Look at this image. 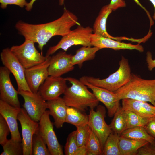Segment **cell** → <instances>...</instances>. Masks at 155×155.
Segmentation results:
<instances>
[{
	"label": "cell",
	"instance_id": "1",
	"mask_svg": "<svg viewBox=\"0 0 155 155\" xmlns=\"http://www.w3.org/2000/svg\"><path fill=\"white\" fill-rule=\"evenodd\" d=\"M80 25L77 16L65 7L61 16L51 22L40 24L28 23L19 21L15 27L25 39L37 43L38 47L42 53L44 46L53 37H62L68 34L73 26Z\"/></svg>",
	"mask_w": 155,
	"mask_h": 155
},
{
	"label": "cell",
	"instance_id": "2",
	"mask_svg": "<svg viewBox=\"0 0 155 155\" xmlns=\"http://www.w3.org/2000/svg\"><path fill=\"white\" fill-rule=\"evenodd\" d=\"M71 84L67 87L63 93V99L68 106L72 107L82 112L94 109L98 105L99 101L87 86L80 80L71 77L65 78Z\"/></svg>",
	"mask_w": 155,
	"mask_h": 155
},
{
	"label": "cell",
	"instance_id": "3",
	"mask_svg": "<svg viewBox=\"0 0 155 155\" xmlns=\"http://www.w3.org/2000/svg\"><path fill=\"white\" fill-rule=\"evenodd\" d=\"M114 92L120 100L129 98L149 102L155 106V79H145L132 73L129 82Z\"/></svg>",
	"mask_w": 155,
	"mask_h": 155
},
{
	"label": "cell",
	"instance_id": "4",
	"mask_svg": "<svg viewBox=\"0 0 155 155\" xmlns=\"http://www.w3.org/2000/svg\"><path fill=\"white\" fill-rule=\"evenodd\" d=\"M118 69L106 78L100 79L84 76L79 80L97 87L115 92L126 84L129 81L132 73L128 61L122 56L119 63Z\"/></svg>",
	"mask_w": 155,
	"mask_h": 155
},
{
	"label": "cell",
	"instance_id": "5",
	"mask_svg": "<svg viewBox=\"0 0 155 155\" xmlns=\"http://www.w3.org/2000/svg\"><path fill=\"white\" fill-rule=\"evenodd\" d=\"M93 32V28L90 27H84L79 25L76 29L62 36L57 44L49 47L45 56L49 57L60 49L66 51L73 45L92 46L91 38Z\"/></svg>",
	"mask_w": 155,
	"mask_h": 155
},
{
	"label": "cell",
	"instance_id": "6",
	"mask_svg": "<svg viewBox=\"0 0 155 155\" xmlns=\"http://www.w3.org/2000/svg\"><path fill=\"white\" fill-rule=\"evenodd\" d=\"M10 49L25 69L42 63L48 57L39 53L36 48L34 43L28 39H25L21 45L13 46Z\"/></svg>",
	"mask_w": 155,
	"mask_h": 155
},
{
	"label": "cell",
	"instance_id": "7",
	"mask_svg": "<svg viewBox=\"0 0 155 155\" xmlns=\"http://www.w3.org/2000/svg\"><path fill=\"white\" fill-rule=\"evenodd\" d=\"M1 59L4 66L14 76L18 86V91L32 92L27 83L25 69L8 48L3 49L0 54Z\"/></svg>",
	"mask_w": 155,
	"mask_h": 155
},
{
	"label": "cell",
	"instance_id": "8",
	"mask_svg": "<svg viewBox=\"0 0 155 155\" xmlns=\"http://www.w3.org/2000/svg\"><path fill=\"white\" fill-rule=\"evenodd\" d=\"M106 114L105 108L98 105L96 111L90 109L88 115V124L98 139L102 150L107 138L112 131L105 121Z\"/></svg>",
	"mask_w": 155,
	"mask_h": 155
},
{
	"label": "cell",
	"instance_id": "9",
	"mask_svg": "<svg viewBox=\"0 0 155 155\" xmlns=\"http://www.w3.org/2000/svg\"><path fill=\"white\" fill-rule=\"evenodd\" d=\"M18 120L21 127L23 155H32L33 137L39 131V122L32 119L25 110L22 108L18 115Z\"/></svg>",
	"mask_w": 155,
	"mask_h": 155
},
{
	"label": "cell",
	"instance_id": "10",
	"mask_svg": "<svg viewBox=\"0 0 155 155\" xmlns=\"http://www.w3.org/2000/svg\"><path fill=\"white\" fill-rule=\"evenodd\" d=\"M18 92L24 99L23 106L28 115L33 120L38 122L47 108L46 101L38 92L21 90Z\"/></svg>",
	"mask_w": 155,
	"mask_h": 155
},
{
	"label": "cell",
	"instance_id": "11",
	"mask_svg": "<svg viewBox=\"0 0 155 155\" xmlns=\"http://www.w3.org/2000/svg\"><path fill=\"white\" fill-rule=\"evenodd\" d=\"M49 110L42 116L39 123V132L45 141L51 155H64L62 147L59 143L53 129Z\"/></svg>",
	"mask_w": 155,
	"mask_h": 155
},
{
	"label": "cell",
	"instance_id": "12",
	"mask_svg": "<svg viewBox=\"0 0 155 155\" xmlns=\"http://www.w3.org/2000/svg\"><path fill=\"white\" fill-rule=\"evenodd\" d=\"M11 72L4 66L0 67V99L15 107L20 108L18 91L14 88L10 78Z\"/></svg>",
	"mask_w": 155,
	"mask_h": 155
},
{
	"label": "cell",
	"instance_id": "13",
	"mask_svg": "<svg viewBox=\"0 0 155 155\" xmlns=\"http://www.w3.org/2000/svg\"><path fill=\"white\" fill-rule=\"evenodd\" d=\"M51 57H48L45 61L40 64L25 69L26 81L32 92H37L41 85L49 76L48 68Z\"/></svg>",
	"mask_w": 155,
	"mask_h": 155
},
{
	"label": "cell",
	"instance_id": "14",
	"mask_svg": "<svg viewBox=\"0 0 155 155\" xmlns=\"http://www.w3.org/2000/svg\"><path fill=\"white\" fill-rule=\"evenodd\" d=\"M67 81L61 76H49L40 87L38 92L46 101L54 99L63 94Z\"/></svg>",
	"mask_w": 155,
	"mask_h": 155
},
{
	"label": "cell",
	"instance_id": "15",
	"mask_svg": "<svg viewBox=\"0 0 155 155\" xmlns=\"http://www.w3.org/2000/svg\"><path fill=\"white\" fill-rule=\"evenodd\" d=\"M82 82L92 91L97 100L104 104L107 109L108 116L110 117H113L120 107L121 100L116 93L106 89L94 86L86 82Z\"/></svg>",
	"mask_w": 155,
	"mask_h": 155
},
{
	"label": "cell",
	"instance_id": "16",
	"mask_svg": "<svg viewBox=\"0 0 155 155\" xmlns=\"http://www.w3.org/2000/svg\"><path fill=\"white\" fill-rule=\"evenodd\" d=\"M72 56L65 51H61L51 56L48 68L49 76L60 77L73 70L74 66L71 63Z\"/></svg>",
	"mask_w": 155,
	"mask_h": 155
},
{
	"label": "cell",
	"instance_id": "17",
	"mask_svg": "<svg viewBox=\"0 0 155 155\" xmlns=\"http://www.w3.org/2000/svg\"><path fill=\"white\" fill-rule=\"evenodd\" d=\"M21 108L13 106L0 100V114L4 118L9 127L11 138L22 142L17 120Z\"/></svg>",
	"mask_w": 155,
	"mask_h": 155
},
{
	"label": "cell",
	"instance_id": "18",
	"mask_svg": "<svg viewBox=\"0 0 155 155\" xmlns=\"http://www.w3.org/2000/svg\"><path fill=\"white\" fill-rule=\"evenodd\" d=\"M91 44L92 46L97 47L100 49L107 48L115 50L135 49L140 52L144 51L143 47L139 44L135 45L130 43L121 42L119 41L93 33L91 36Z\"/></svg>",
	"mask_w": 155,
	"mask_h": 155
},
{
	"label": "cell",
	"instance_id": "19",
	"mask_svg": "<svg viewBox=\"0 0 155 155\" xmlns=\"http://www.w3.org/2000/svg\"><path fill=\"white\" fill-rule=\"evenodd\" d=\"M122 100V107L125 111H129L144 118H155V106L147 102L125 98Z\"/></svg>",
	"mask_w": 155,
	"mask_h": 155
},
{
	"label": "cell",
	"instance_id": "20",
	"mask_svg": "<svg viewBox=\"0 0 155 155\" xmlns=\"http://www.w3.org/2000/svg\"><path fill=\"white\" fill-rule=\"evenodd\" d=\"M50 115L54 119V124L57 129L62 127L65 122L67 106L63 98L59 97L46 101Z\"/></svg>",
	"mask_w": 155,
	"mask_h": 155
},
{
	"label": "cell",
	"instance_id": "21",
	"mask_svg": "<svg viewBox=\"0 0 155 155\" xmlns=\"http://www.w3.org/2000/svg\"><path fill=\"white\" fill-rule=\"evenodd\" d=\"M112 11L108 5L104 6L102 8L93 25V34L119 41L123 39L128 40V38L126 37L112 36L107 32L106 28V21Z\"/></svg>",
	"mask_w": 155,
	"mask_h": 155
},
{
	"label": "cell",
	"instance_id": "22",
	"mask_svg": "<svg viewBox=\"0 0 155 155\" xmlns=\"http://www.w3.org/2000/svg\"><path fill=\"white\" fill-rule=\"evenodd\" d=\"M149 143L144 140L130 139L119 136L120 155H136L140 148Z\"/></svg>",
	"mask_w": 155,
	"mask_h": 155
},
{
	"label": "cell",
	"instance_id": "23",
	"mask_svg": "<svg viewBox=\"0 0 155 155\" xmlns=\"http://www.w3.org/2000/svg\"><path fill=\"white\" fill-rule=\"evenodd\" d=\"M100 49L96 46H83L76 51L75 55H72L71 63L73 65H77L79 67L82 66L83 63L93 59L96 53Z\"/></svg>",
	"mask_w": 155,
	"mask_h": 155
},
{
	"label": "cell",
	"instance_id": "24",
	"mask_svg": "<svg viewBox=\"0 0 155 155\" xmlns=\"http://www.w3.org/2000/svg\"><path fill=\"white\" fill-rule=\"evenodd\" d=\"M120 136L130 139L146 140L152 144L155 143V139L143 127H136L127 129Z\"/></svg>",
	"mask_w": 155,
	"mask_h": 155
},
{
	"label": "cell",
	"instance_id": "25",
	"mask_svg": "<svg viewBox=\"0 0 155 155\" xmlns=\"http://www.w3.org/2000/svg\"><path fill=\"white\" fill-rule=\"evenodd\" d=\"M82 112L75 108L67 106L65 122L76 127L88 123V115Z\"/></svg>",
	"mask_w": 155,
	"mask_h": 155
},
{
	"label": "cell",
	"instance_id": "26",
	"mask_svg": "<svg viewBox=\"0 0 155 155\" xmlns=\"http://www.w3.org/2000/svg\"><path fill=\"white\" fill-rule=\"evenodd\" d=\"M113 116L109 125L112 131L120 136L126 129L127 119L125 111L120 106Z\"/></svg>",
	"mask_w": 155,
	"mask_h": 155
},
{
	"label": "cell",
	"instance_id": "27",
	"mask_svg": "<svg viewBox=\"0 0 155 155\" xmlns=\"http://www.w3.org/2000/svg\"><path fill=\"white\" fill-rule=\"evenodd\" d=\"M119 136L117 134L112 133L109 135L105 142L102 155H120Z\"/></svg>",
	"mask_w": 155,
	"mask_h": 155
},
{
	"label": "cell",
	"instance_id": "28",
	"mask_svg": "<svg viewBox=\"0 0 155 155\" xmlns=\"http://www.w3.org/2000/svg\"><path fill=\"white\" fill-rule=\"evenodd\" d=\"M85 146L87 150L86 155H102V150L100 142L90 128Z\"/></svg>",
	"mask_w": 155,
	"mask_h": 155
},
{
	"label": "cell",
	"instance_id": "29",
	"mask_svg": "<svg viewBox=\"0 0 155 155\" xmlns=\"http://www.w3.org/2000/svg\"><path fill=\"white\" fill-rule=\"evenodd\" d=\"M39 131L34 134L33 136L32 142V155H51Z\"/></svg>",
	"mask_w": 155,
	"mask_h": 155
},
{
	"label": "cell",
	"instance_id": "30",
	"mask_svg": "<svg viewBox=\"0 0 155 155\" xmlns=\"http://www.w3.org/2000/svg\"><path fill=\"white\" fill-rule=\"evenodd\" d=\"M125 111L127 119L126 129L136 127H144L150 121L155 119L144 118L132 111Z\"/></svg>",
	"mask_w": 155,
	"mask_h": 155
},
{
	"label": "cell",
	"instance_id": "31",
	"mask_svg": "<svg viewBox=\"0 0 155 155\" xmlns=\"http://www.w3.org/2000/svg\"><path fill=\"white\" fill-rule=\"evenodd\" d=\"M2 146L3 151L1 155H23L22 142L14 140L11 138L8 140Z\"/></svg>",
	"mask_w": 155,
	"mask_h": 155
},
{
	"label": "cell",
	"instance_id": "32",
	"mask_svg": "<svg viewBox=\"0 0 155 155\" xmlns=\"http://www.w3.org/2000/svg\"><path fill=\"white\" fill-rule=\"evenodd\" d=\"M78 147L76 138V130H75L68 135L64 148L65 154L75 155Z\"/></svg>",
	"mask_w": 155,
	"mask_h": 155
},
{
	"label": "cell",
	"instance_id": "33",
	"mask_svg": "<svg viewBox=\"0 0 155 155\" xmlns=\"http://www.w3.org/2000/svg\"><path fill=\"white\" fill-rule=\"evenodd\" d=\"M76 127V138L78 147L85 146L90 129L88 123Z\"/></svg>",
	"mask_w": 155,
	"mask_h": 155
},
{
	"label": "cell",
	"instance_id": "34",
	"mask_svg": "<svg viewBox=\"0 0 155 155\" xmlns=\"http://www.w3.org/2000/svg\"><path fill=\"white\" fill-rule=\"evenodd\" d=\"M10 132L7 122L3 117L0 115V144L2 146L7 141V137Z\"/></svg>",
	"mask_w": 155,
	"mask_h": 155
},
{
	"label": "cell",
	"instance_id": "35",
	"mask_svg": "<svg viewBox=\"0 0 155 155\" xmlns=\"http://www.w3.org/2000/svg\"><path fill=\"white\" fill-rule=\"evenodd\" d=\"M155 144L149 143L142 147L138 150L136 155H155Z\"/></svg>",
	"mask_w": 155,
	"mask_h": 155
},
{
	"label": "cell",
	"instance_id": "36",
	"mask_svg": "<svg viewBox=\"0 0 155 155\" xmlns=\"http://www.w3.org/2000/svg\"><path fill=\"white\" fill-rule=\"evenodd\" d=\"M0 7L3 9L7 8L8 5H15L21 8L26 7L28 4L26 0H0Z\"/></svg>",
	"mask_w": 155,
	"mask_h": 155
},
{
	"label": "cell",
	"instance_id": "37",
	"mask_svg": "<svg viewBox=\"0 0 155 155\" xmlns=\"http://www.w3.org/2000/svg\"><path fill=\"white\" fill-rule=\"evenodd\" d=\"M108 5L112 11H115L119 8L126 6L125 1L123 0H111L110 3Z\"/></svg>",
	"mask_w": 155,
	"mask_h": 155
},
{
	"label": "cell",
	"instance_id": "38",
	"mask_svg": "<svg viewBox=\"0 0 155 155\" xmlns=\"http://www.w3.org/2000/svg\"><path fill=\"white\" fill-rule=\"evenodd\" d=\"M144 127L147 132L155 139V118L150 121Z\"/></svg>",
	"mask_w": 155,
	"mask_h": 155
},
{
	"label": "cell",
	"instance_id": "39",
	"mask_svg": "<svg viewBox=\"0 0 155 155\" xmlns=\"http://www.w3.org/2000/svg\"><path fill=\"white\" fill-rule=\"evenodd\" d=\"M146 61L148 69L152 71L155 67V59H153L151 53L148 51L146 53Z\"/></svg>",
	"mask_w": 155,
	"mask_h": 155
},
{
	"label": "cell",
	"instance_id": "40",
	"mask_svg": "<svg viewBox=\"0 0 155 155\" xmlns=\"http://www.w3.org/2000/svg\"><path fill=\"white\" fill-rule=\"evenodd\" d=\"M87 150L85 146L79 147L75 155H86Z\"/></svg>",
	"mask_w": 155,
	"mask_h": 155
},
{
	"label": "cell",
	"instance_id": "41",
	"mask_svg": "<svg viewBox=\"0 0 155 155\" xmlns=\"http://www.w3.org/2000/svg\"><path fill=\"white\" fill-rule=\"evenodd\" d=\"M36 0H31L28 3L26 6L25 7V9L27 11H30L31 10L32 8L34 3Z\"/></svg>",
	"mask_w": 155,
	"mask_h": 155
},
{
	"label": "cell",
	"instance_id": "42",
	"mask_svg": "<svg viewBox=\"0 0 155 155\" xmlns=\"http://www.w3.org/2000/svg\"><path fill=\"white\" fill-rule=\"evenodd\" d=\"M149 0L152 3L154 8V12L153 16V18L154 20H155V0Z\"/></svg>",
	"mask_w": 155,
	"mask_h": 155
}]
</instances>
